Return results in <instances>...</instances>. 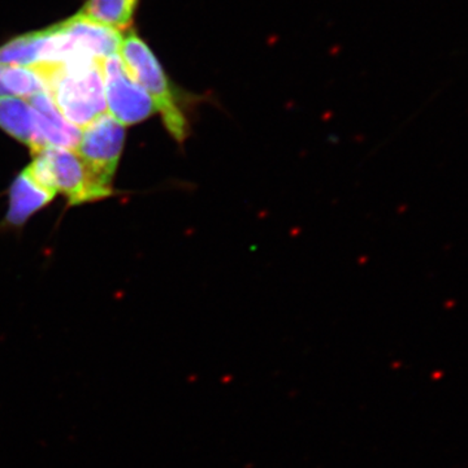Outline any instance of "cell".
<instances>
[{
  "label": "cell",
  "instance_id": "obj_1",
  "mask_svg": "<svg viewBox=\"0 0 468 468\" xmlns=\"http://www.w3.org/2000/svg\"><path fill=\"white\" fill-rule=\"evenodd\" d=\"M119 55L129 76L150 95L169 135L183 144L192 131L189 110L198 97L187 94L171 81L158 58L135 30L122 34Z\"/></svg>",
  "mask_w": 468,
  "mask_h": 468
},
{
  "label": "cell",
  "instance_id": "obj_2",
  "mask_svg": "<svg viewBox=\"0 0 468 468\" xmlns=\"http://www.w3.org/2000/svg\"><path fill=\"white\" fill-rule=\"evenodd\" d=\"M101 61L34 67L58 112L81 131L107 112Z\"/></svg>",
  "mask_w": 468,
  "mask_h": 468
},
{
  "label": "cell",
  "instance_id": "obj_3",
  "mask_svg": "<svg viewBox=\"0 0 468 468\" xmlns=\"http://www.w3.org/2000/svg\"><path fill=\"white\" fill-rule=\"evenodd\" d=\"M33 156L27 171L46 189L63 193L69 205L98 201L113 193L91 175L76 151L48 146L33 151Z\"/></svg>",
  "mask_w": 468,
  "mask_h": 468
},
{
  "label": "cell",
  "instance_id": "obj_4",
  "mask_svg": "<svg viewBox=\"0 0 468 468\" xmlns=\"http://www.w3.org/2000/svg\"><path fill=\"white\" fill-rule=\"evenodd\" d=\"M125 143V126L109 112L82 129L76 154L103 186L112 189L113 176Z\"/></svg>",
  "mask_w": 468,
  "mask_h": 468
},
{
  "label": "cell",
  "instance_id": "obj_5",
  "mask_svg": "<svg viewBox=\"0 0 468 468\" xmlns=\"http://www.w3.org/2000/svg\"><path fill=\"white\" fill-rule=\"evenodd\" d=\"M107 112L122 126L140 124L156 112L150 95L126 72L120 55L103 58Z\"/></svg>",
  "mask_w": 468,
  "mask_h": 468
},
{
  "label": "cell",
  "instance_id": "obj_6",
  "mask_svg": "<svg viewBox=\"0 0 468 468\" xmlns=\"http://www.w3.org/2000/svg\"><path fill=\"white\" fill-rule=\"evenodd\" d=\"M30 106L36 111L37 124L41 132L43 140L48 146L73 150L79 146L82 131L58 112L48 92H38L27 98Z\"/></svg>",
  "mask_w": 468,
  "mask_h": 468
},
{
  "label": "cell",
  "instance_id": "obj_7",
  "mask_svg": "<svg viewBox=\"0 0 468 468\" xmlns=\"http://www.w3.org/2000/svg\"><path fill=\"white\" fill-rule=\"evenodd\" d=\"M0 128L29 146L32 153L48 147L37 124L36 111L27 100L0 95Z\"/></svg>",
  "mask_w": 468,
  "mask_h": 468
},
{
  "label": "cell",
  "instance_id": "obj_8",
  "mask_svg": "<svg viewBox=\"0 0 468 468\" xmlns=\"http://www.w3.org/2000/svg\"><path fill=\"white\" fill-rule=\"evenodd\" d=\"M55 196L57 194L37 183L26 169L12 184L5 223L9 227L24 226L27 218L48 206Z\"/></svg>",
  "mask_w": 468,
  "mask_h": 468
},
{
  "label": "cell",
  "instance_id": "obj_9",
  "mask_svg": "<svg viewBox=\"0 0 468 468\" xmlns=\"http://www.w3.org/2000/svg\"><path fill=\"white\" fill-rule=\"evenodd\" d=\"M140 0H88L79 14L101 26L126 32L133 23Z\"/></svg>",
  "mask_w": 468,
  "mask_h": 468
},
{
  "label": "cell",
  "instance_id": "obj_10",
  "mask_svg": "<svg viewBox=\"0 0 468 468\" xmlns=\"http://www.w3.org/2000/svg\"><path fill=\"white\" fill-rule=\"evenodd\" d=\"M0 84L5 94L17 97L29 98L46 91L45 82L34 68L3 67L0 72Z\"/></svg>",
  "mask_w": 468,
  "mask_h": 468
},
{
  "label": "cell",
  "instance_id": "obj_11",
  "mask_svg": "<svg viewBox=\"0 0 468 468\" xmlns=\"http://www.w3.org/2000/svg\"><path fill=\"white\" fill-rule=\"evenodd\" d=\"M3 66H0V72H2ZM0 95H7L5 94V89H3L2 84H0Z\"/></svg>",
  "mask_w": 468,
  "mask_h": 468
}]
</instances>
